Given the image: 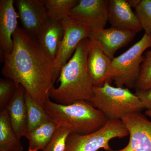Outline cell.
<instances>
[{"label": "cell", "instance_id": "cell-27", "mask_svg": "<svg viewBox=\"0 0 151 151\" xmlns=\"http://www.w3.org/2000/svg\"><path fill=\"white\" fill-rule=\"evenodd\" d=\"M145 115L146 116H149V117L151 118V110H147L145 112Z\"/></svg>", "mask_w": 151, "mask_h": 151}, {"label": "cell", "instance_id": "cell-10", "mask_svg": "<svg viewBox=\"0 0 151 151\" xmlns=\"http://www.w3.org/2000/svg\"><path fill=\"white\" fill-rule=\"evenodd\" d=\"M136 34L135 32L112 26L100 30L92 31L88 38L112 60L116 51L131 42Z\"/></svg>", "mask_w": 151, "mask_h": 151}, {"label": "cell", "instance_id": "cell-12", "mask_svg": "<svg viewBox=\"0 0 151 151\" xmlns=\"http://www.w3.org/2000/svg\"><path fill=\"white\" fill-rule=\"evenodd\" d=\"M14 4L13 0L0 1V47L6 54H10L13 50V35L18 27V15Z\"/></svg>", "mask_w": 151, "mask_h": 151}, {"label": "cell", "instance_id": "cell-11", "mask_svg": "<svg viewBox=\"0 0 151 151\" xmlns=\"http://www.w3.org/2000/svg\"><path fill=\"white\" fill-rule=\"evenodd\" d=\"M18 15L22 28L34 38H36L47 14L42 0H16L14 1Z\"/></svg>", "mask_w": 151, "mask_h": 151}, {"label": "cell", "instance_id": "cell-6", "mask_svg": "<svg viewBox=\"0 0 151 151\" xmlns=\"http://www.w3.org/2000/svg\"><path fill=\"white\" fill-rule=\"evenodd\" d=\"M129 133L122 120H108L102 128L86 135L71 133L68 138L65 151H110V142L115 138H123Z\"/></svg>", "mask_w": 151, "mask_h": 151}, {"label": "cell", "instance_id": "cell-3", "mask_svg": "<svg viewBox=\"0 0 151 151\" xmlns=\"http://www.w3.org/2000/svg\"><path fill=\"white\" fill-rule=\"evenodd\" d=\"M43 109L51 121L79 135H86L102 128L108 119L89 101L81 100L68 105L47 100Z\"/></svg>", "mask_w": 151, "mask_h": 151}, {"label": "cell", "instance_id": "cell-20", "mask_svg": "<svg viewBox=\"0 0 151 151\" xmlns=\"http://www.w3.org/2000/svg\"><path fill=\"white\" fill-rule=\"evenodd\" d=\"M25 98L27 108V133L35 129L50 119L43 108L38 105L26 90Z\"/></svg>", "mask_w": 151, "mask_h": 151}, {"label": "cell", "instance_id": "cell-22", "mask_svg": "<svg viewBox=\"0 0 151 151\" xmlns=\"http://www.w3.org/2000/svg\"><path fill=\"white\" fill-rule=\"evenodd\" d=\"M135 14L145 34L151 36V0H141L135 9Z\"/></svg>", "mask_w": 151, "mask_h": 151}, {"label": "cell", "instance_id": "cell-4", "mask_svg": "<svg viewBox=\"0 0 151 151\" xmlns=\"http://www.w3.org/2000/svg\"><path fill=\"white\" fill-rule=\"evenodd\" d=\"M90 102L108 120H121L127 114L141 112L145 109L139 97L129 88L114 87L108 81L103 86H94Z\"/></svg>", "mask_w": 151, "mask_h": 151}, {"label": "cell", "instance_id": "cell-24", "mask_svg": "<svg viewBox=\"0 0 151 151\" xmlns=\"http://www.w3.org/2000/svg\"><path fill=\"white\" fill-rule=\"evenodd\" d=\"M71 133L64 127H59L50 142L42 151H65L67 139Z\"/></svg>", "mask_w": 151, "mask_h": 151}, {"label": "cell", "instance_id": "cell-16", "mask_svg": "<svg viewBox=\"0 0 151 151\" xmlns=\"http://www.w3.org/2000/svg\"><path fill=\"white\" fill-rule=\"evenodd\" d=\"M25 95V89L19 85L6 108L11 125L20 138L25 137L27 132V108Z\"/></svg>", "mask_w": 151, "mask_h": 151}, {"label": "cell", "instance_id": "cell-9", "mask_svg": "<svg viewBox=\"0 0 151 151\" xmlns=\"http://www.w3.org/2000/svg\"><path fill=\"white\" fill-rule=\"evenodd\" d=\"M108 0H79L68 17L89 25L92 31L105 29L108 21Z\"/></svg>", "mask_w": 151, "mask_h": 151}, {"label": "cell", "instance_id": "cell-1", "mask_svg": "<svg viewBox=\"0 0 151 151\" xmlns=\"http://www.w3.org/2000/svg\"><path fill=\"white\" fill-rule=\"evenodd\" d=\"M14 46L10 54L4 53L2 73L18 87L24 86L35 103L43 108L50 99L49 92L55 81L54 61L35 38L18 27L13 35Z\"/></svg>", "mask_w": 151, "mask_h": 151}, {"label": "cell", "instance_id": "cell-13", "mask_svg": "<svg viewBox=\"0 0 151 151\" xmlns=\"http://www.w3.org/2000/svg\"><path fill=\"white\" fill-rule=\"evenodd\" d=\"M108 18L112 26L136 33L142 29L139 19L126 0L108 1Z\"/></svg>", "mask_w": 151, "mask_h": 151}, {"label": "cell", "instance_id": "cell-14", "mask_svg": "<svg viewBox=\"0 0 151 151\" xmlns=\"http://www.w3.org/2000/svg\"><path fill=\"white\" fill-rule=\"evenodd\" d=\"M64 33L61 22L47 17L36 38L42 49L53 61L58 53Z\"/></svg>", "mask_w": 151, "mask_h": 151}, {"label": "cell", "instance_id": "cell-2", "mask_svg": "<svg viewBox=\"0 0 151 151\" xmlns=\"http://www.w3.org/2000/svg\"><path fill=\"white\" fill-rule=\"evenodd\" d=\"M91 41L89 38L79 43L73 56L61 68L57 80L58 87H52L49 97L63 105L77 101H89L93 95V86L87 68Z\"/></svg>", "mask_w": 151, "mask_h": 151}, {"label": "cell", "instance_id": "cell-8", "mask_svg": "<svg viewBox=\"0 0 151 151\" xmlns=\"http://www.w3.org/2000/svg\"><path fill=\"white\" fill-rule=\"evenodd\" d=\"M121 120L129 132V143L124 148L110 151H151V122L141 112L127 114Z\"/></svg>", "mask_w": 151, "mask_h": 151}, {"label": "cell", "instance_id": "cell-7", "mask_svg": "<svg viewBox=\"0 0 151 151\" xmlns=\"http://www.w3.org/2000/svg\"><path fill=\"white\" fill-rule=\"evenodd\" d=\"M61 22L64 33L59 51L54 61L55 82L59 77L61 68L73 56L78 45L84 39L89 37L92 31L91 27L86 24L69 17Z\"/></svg>", "mask_w": 151, "mask_h": 151}, {"label": "cell", "instance_id": "cell-25", "mask_svg": "<svg viewBox=\"0 0 151 151\" xmlns=\"http://www.w3.org/2000/svg\"><path fill=\"white\" fill-rule=\"evenodd\" d=\"M135 94L139 97L145 109L151 110V88L146 91H136Z\"/></svg>", "mask_w": 151, "mask_h": 151}, {"label": "cell", "instance_id": "cell-23", "mask_svg": "<svg viewBox=\"0 0 151 151\" xmlns=\"http://www.w3.org/2000/svg\"><path fill=\"white\" fill-rule=\"evenodd\" d=\"M17 88L16 84L12 79L1 78L0 111H4L6 108Z\"/></svg>", "mask_w": 151, "mask_h": 151}, {"label": "cell", "instance_id": "cell-18", "mask_svg": "<svg viewBox=\"0 0 151 151\" xmlns=\"http://www.w3.org/2000/svg\"><path fill=\"white\" fill-rule=\"evenodd\" d=\"M58 127L50 120L35 129L27 133L25 137L28 139V151L43 150L50 142Z\"/></svg>", "mask_w": 151, "mask_h": 151}, {"label": "cell", "instance_id": "cell-17", "mask_svg": "<svg viewBox=\"0 0 151 151\" xmlns=\"http://www.w3.org/2000/svg\"><path fill=\"white\" fill-rule=\"evenodd\" d=\"M19 137L11 125L6 109L0 112V151H23Z\"/></svg>", "mask_w": 151, "mask_h": 151}, {"label": "cell", "instance_id": "cell-21", "mask_svg": "<svg viewBox=\"0 0 151 151\" xmlns=\"http://www.w3.org/2000/svg\"><path fill=\"white\" fill-rule=\"evenodd\" d=\"M135 88L136 91H146L151 88V49L144 58Z\"/></svg>", "mask_w": 151, "mask_h": 151}, {"label": "cell", "instance_id": "cell-19", "mask_svg": "<svg viewBox=\"0 0 151 151\" xmlns=\"http://www.w3.org/2000/svg\"><path fill=\"white\" fill-rule=\"evenodd\" d=\"M48 18L61 22L68 17L78 0H42Z\"/></svg>", "mask_w": 151, "mask_h": 151}, {"label": "cell", "instance_id": "cell-5", "mask_svg": "<svg viewBox=\"0 0 151 151\" xmlns=\"http://www.w3.org/2000/svg\"><path fill=\"white\" fill-rule=\"evenodd\" d=\"M151 47V36L145 34L140 40L128 50L112 60L108 73V81L112 80L117 87H135L145 56L142 54Z\"/></svg>", "mask_w": 151, "mask_h": 151}, {"label": "cell", "instance_id": "cell-26", "mask_svg": "<svg viewBox=\"0 0 151 151\" xmlns=\"http://www.w3.org/2000/svg\"><path fill=\"white\" fill-rule=\"evenodd\" d=\"M127 1L131 7H134L136 9L139 4L141 0H129Z\"/></svg>", "mask_w": 151, "mask_h": 151}, {"label": "cell", "instance_id": "cell-15", "mask_svg": "<svg viewBox=\"0 0 151 151\" xmlns=\"http://www.w3.org/2000/svg\"><path fill=\"white\" fill-rule=\"evenodd\" d=\"M112 60L91 41L87 58V68L93 86H103L108 81V73Z\"/></svg>", "mask_w": 151, "mask_h": 151}]
</instances>
